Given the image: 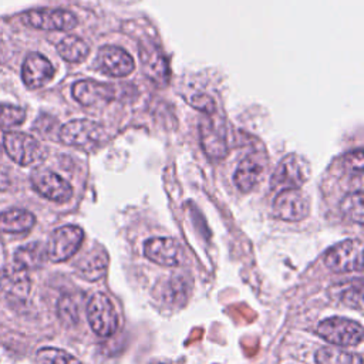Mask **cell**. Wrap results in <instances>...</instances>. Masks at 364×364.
Instances as JSON below:
<instances>
[{"label":"cell","mask_w":364,"mask_h":364,"mask_svg":"<svg viewBox=\"0 0 364 364\" xmlns=\"http://www.w3.org/2000/svg\"><path fill=\"white\" fill-rule=\"evenodd\" d=\"M317 334L327 343L338 347H354L363 341V326L346 317H328L316 327Z\"/></svg>","instance_id":"cell-1"},{"label":"cell","mask_w":364,"mask_h":364,"mask_svg":"<svg viewBox=\"0 0 364 364\" xmlns=\"http://www.w3.org/2000/svg\"><path fill=\"white\" fill-rule=\"evenodd\" d=\"M324 264L334 273H348L363 270V242L360 239H346L327 250Z\"/></svg>","instance_id":"cell-2"},{"label":"cell","mask_w":364,"mask_h":364,"mask_svg":"<svg viewBox=\"0 0 364 364\" xmlns=\"http://www.w3.org/2000/svg\"><path fill=\"white\" fill-rule=\"evenodd\" d=\"M87 318L91 330L100 337H109L117 331L118 316L105 293L97 291L91 296L87 304Z\"/></svg>","instance_id":"cell-3"},{"label":"cell","mask_w":364,"mask_h":364,"mask_svg":"<svg viewBox=\"0 0 364 364\" xmlns=\"http://www.w3.org/2000/svg\"><path fill=\"white\" fill-rule=\"evenodd\" d=\"M3 145L7 155L18 165L27 166L41 162L46 158L44 146L31 135L10 131L3 136Z\"/></svg>","instance_id":"cell-4"},{"label":"cell","mask_w":364,"mask_h":364,"mask_svg":"<svg viewBox=\"0 0 364 364\" xmlns=\"http://www.w3.org/2000/svg\"><path fill=\"white\" fill-rule=\"evenodd\" d=\"M309 176V164L301 156L290 154L283 158L276 166L270 179V186L274 191L299 189L307 182Z\"/></svg>","instance_id":"cell-5"},{"label":"cell","mask_w":364,"mask_h":364,"mask_svg":"<svg viewBox=\"0 0 364 364\" xmlns=\"http://www.w3.org/2000/svg\"><path fill=\"white\" fill-rule=\"evenodd\" d=\"M104 128L91 119H73L64 124L60 129V139L63 144L91 149L102 142Z\"/></svg>","instance_id":"cell-6"},{"label":"cell","mask_w":364,"mask_h":364,"mask_svg":"<svg viewBox=\"0 0 364 364\" xmlns=\"http://www.w3.org/2000/svg\"><path fill=\"white\" fill-rule=\"evenodd\" d=\"M82 239H84V232L78 226L65 225L55 229L46 249L47 259L55 263L70 259L80 249Z\"/></svg>","instance_id":"cell-7"},{"label":"cell","mask_w":364,"mask_h":364,"mask_svg":"<svg viewBox=\"0 0 364 364\" xmlns=\"http://www.w3.org/2000/svg\"><path fill=\"white\" fill-rule=\"evenodd\" d=\"M31 282L24 267L14 263L9 266L0 279V299L10 306L23 304L30 294Z\"/></svg>","instance_id":"cell-8"},{"label":"cell","mask_w":364,"mask_h":364,"mask_svg":"<svg viewBox=\"0 0 364 364\" xmlns=\"http://www.w3.org/2000/svg\"><path fill=\"white\" fill-rule=\"evenodd\" d=\"M273 215L284 222H299L309 215V199L300 189H283L274 198Z\"/></svg>","instance_id":"cell-9"},{"label":"cell","mask_w":364,"mask_h":364,"mask_svg":"<svg viewBox=\"0 0 364 364\" xmlns=\"http://www.w3.org/2000/svg\"><path fill=\"white\" fill-rule=\"evenodd\" d=\"M21 20L34 28L41 30H60L68 31L77 26V17L67 10L40 9L31 10L21 16Z\"/></svg>","instance_id":"cell-10"},{"label":"cell","mask_w":364,"mask_h":364,"mask_svg":"<svg viewBox=\"0 0 364 364\" xmlns=\"http://www.w3.org/2000/svg\"><path fill=\"white\" fill-rule=\"evenodd\" d=\"M31 185L41 196L53 202H67L73 196L71 185L58 173L37 169L31 173Z\"/></svg>","instance_id":"cell-11"},{"label":"cell","mask_w":364,"mask_h":364,"mask_svg":"<svg viewBox=\"0 0 364 364\" xmlns=\"http://www.w3.org/2000/svg\"><path fill=\"white\" fill-rule=\"evenodd\" d=\"M144 255L154 263L173 267L182 263L183 252L172 237H151L144 245Z\"/></svg>","instance_id":"cell-12"},{"label":"cell","mask_w":364,"mask_h":364,"mask_svg":"<svg viewBox=\"0 0 364 364\" xmlns=\"http://www.w3.org/2000/svg\"><path fill=\"white\" fill-rule=\"evenodd\" d=\"M100 70L109 77H125L132 73L135 64L132 57L115 46H104L97 55Z\"/></svg>","instance_id":"cell-13"},{"label":"cell","mask_w":364,"mask_h":364,"mask_svg":"<svg viewBox=\"0 0 364 364\" xmlns=\"http://www.w3.org/2000/svg\"><path fill=\"white\" fill-rule=\"evenodd\" d=\"M54 77L53 64L41 54L31 53L26 57L21 68L23 82L28 88H40Z\"/></svg>","instance_id":"cell-14"},{"label":"cell","mask_w":364,"mask_h":364,"mask_svg":"<svg viewBox=\"0 0 364 364\" xmlns=\"http://www.w3.org/2000/svg\"><path fill=\"white\" fill-rule=\"evenodd\" d=\"M141 61L144 65V73L158 85H165L169 78L168 61L158 48L144 47L141 50Z\"/></svg>","instance_id":"cell-15"},{"label":"cell","mask_w":364,"mask_h":364,"mask_svg":"<svg viewBox=\"0 0 364 364\" xmlns=\"http://www.w3.org/2000/svg\"><path fill=\"white\" fill-rule=\"evenodd\" d=\"M73 97L82 105H92L98 101L112 100L114 90L95 81L82 80L73 85Z\"/></svg>","instance_id":"cell-16"},{"label":"cell","mask_w":364,"mask_h":364,"mask_svg":"<svg viewBox=\"0 0 364 364\" xmlns=\"http://www.w3.org/2000/svg\"><path fill=\"white\" fill-rule=\"evenodd\" d=\"M263 164L255 156H246L237 165L233 173V182L242 192H250L259 182L263 173Z\"/></svg>","instance_id":"cell-17"},{"label":"cell","mask_w":364,"mask_h":364,"mask_svg":"<svg viewBox=\"0 0 364 364\" xmlns=\"http://www.w3.org/2000/svg\"><path fill=\"white\" fill-rule=\"evenodd\" d=\"M200 141L203 151L213 159H220L226 155L228 146L223 131L218 129L212 121L200 122Z\"/></svg>","instance_id":"cell-18"},{"label":"cell","mask_w":364,"mask_h":364,"mask_svg":"<svg viewBox=\"0 0 364 364\" xmlns=\"http://www.w3.org/2000/svg\"><path fill=\"white\" fill-rule=\"evenodd\" d=\"M34 223V215L24 209H10L0 213V232L3 233H26Z\"/></svg>","instance_id":"cell-19"},{"label":"cell","mask_w":364,"mask_h":364,"mask_svg":"<svg viewBox=\"0 0 364 364\" xmlns=\"http://www.w3.org/2000/svg\"><path fill=\"white\" fill-rule=\"evenodd\" d=\"M107 267H108V256L105 250H101V249L87 253L77 264L80 276L90 282L101 279L105 274Z\"/></svg>","instance_id":"cell-20"},{"label":"cell","mask_w":364,"mask_h":364,"mask_svg":"<svg viewBox=\"0 0 364 364\" xmlns=\"http://www.w3.org/2000/svg\"><path fill=\"white\" fill-rule=\"evenodd\" d=\"M46 257H47V253H46V249L41 246V243L33 242L16 250L14 263L24 267L26 270L37 269L44 263Z\"/></svg>","instance_id":"cell-21"},{"label":"cell","mask_w":364,"mask_h":364,"mask_svg":"<svg viewBox=\"0 0 364 364\" xmlns=\"http://www.w3.org/2000/svg\"><path fill=\"white\" fill-rule=\"evenodd\" d=\"M316 364H363L360 354L338 347H321L314 354Z\"/></svg>","instance_id":"cell-22"},{"label":"cell","mask_w":364,"mask_h":364,"mask_svg":"<svg viewBox=\"0 0 364 364\" xmlns=\"http://www.w3.org/2000/svg\"><path fill=\"white\" fill-rule=\"evenodd\" d=\"M58 54L68 63H78L88 55V46L84 40L75 36L64 37L57 46Z\"/></svg>","instance_id":"cell-23"},{"label":"cell","mask_w":364,"mask_h":364,"mask_svg":"<svg viewBox=\"0 0 364 364\" xmlns=\"http://www.w3.org/2000/svg\"><path fill=\"white\" fill-rule=\"evenodd\" d=\"M363 191L357 189L355 192H351L346 195L340 203V209L346 218L355 223H363Z\"/></svg>","instance_id":"cell-24"},{"label":"cell","mask_w":364,"mask_h":364,"mask_svg":"<svg viewBox=\"0 0 364 364\" xmlns=\"http://www.w3.org/2000/svg\"><path fill=\"white\" fill-rule=\"evenodd\" d=\"M38 364H81L73 354L55 347H43L36 354Z\"/></svg>","instance_id":"cell-25"},{"label":"cell","mask_w":364,"mask_h":364,"mask_svg":"<svg viewBox=\"0 0 364 364\" xmlns=\"http://www.w3.org/2000/svg\"><path fill=\"white\" fill-rule=\"evenodd\" d=\"M340 293V300L344 306L351 307V309H357L361 310L363 309V286L361 283L358 284H348V286H343V291Z\"/></svg>","instance_id":"cell-26"},{"label":"cell","mask_w":364,"mask_h":364,"mask_svg":"<svg viewBox=\"0 0 364 364\" xmlns=\"http://www.w3.org/2000/svg\"><path fill=\"white\" fill-rule=\"evenodd\" d=\"M26 112L20 107L0 104V127H13L24 121Z\"/></svg>","instance_id":"cell-27"},{"label":"cell","mask_w":364,"mask_h":364,"mask_svg":"<svg viewBox=\"0 0 364 364\" xmlns=\"http://www.w3.org/2000/svg\"><path fill=\"white\" fill-rule=\"evenodd\" d=\"M189 104L193 108H196V109H199V111H202V112H205L208 115H212L215 112V109H216L215 101L209 95H206V94H198V95L191 97Z\"/></svg>","instance_id":"cell-28"},{"label":"cell","mask_w":364,"mask_h":364,"mask_svg":"<svg viewBox=\"0 0 364 364\" xmlns=\"http://www.w3.org/2000/svg\"><path fill=\"white\" fill-rule=\"evenodd\" d=\"M58 313H60V317L64 320V321H74L75 317H77V313H75V307H74V300L71 297H63L58 303Z\"/></svg>","instance_id":"cell-29"},{"label":"cell","mask_w":364,"mask_h":364,"mask_svg":"<svg viewBox=\"0 0 364 364\" xmlns=\"http://www.w3.org/2000/svg\"><path fill=\"white\" fill-rule=\"evenodd\" d=\"M9 185H10V182H9V176H7V173H6L3 169H0V191L7 189V188H9Z\"/></svg>","instance_id":"cell-30"}]
</instances>
